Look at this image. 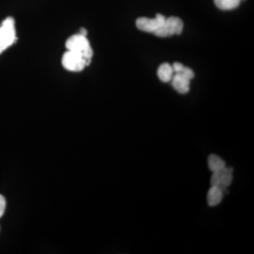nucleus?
<instances>
[{
    "label": "nucleus",
    "instance_id": "f257e3e1",
    "mask_svg": "<svg viewBox=\"0 0 254 254\" xmlns=\"http://www.w3.org/2000/svg\"><path fill=\"white\" fill-rule=\"evenodd\" d=\"M66 49L80 53L88 63H91L93 51L86 36L78 34L70 37L66 42Z\"/></svg>",
    "mask_w": 254,
    "mask_h": 254
},
{
    "label": "nucleus",
    "instance_id": "f03ea898",
    "mask_svg": "<svg viewBox=\"0 0 254 254\" xmlns=\"http://www.w3.org/2000/svg\"><path fill=\"white\" fill-rule=\"evenodd\" d=\"M16 39L14 18H6L0 26V54L14 44Z\"/></svg>",
    "mask_w": 254,
    "mask_h": 254
},
{
    "label": "nucleus",
    "instance_id": "7ed1b4c3",
    "mask_svg": "<svg viewBox=\"0 0 254 254\" xmlns=\"http://www.w3.org/2000/svg\"><path fill=\"white\" fill-rule=\"evenodd\" d=\"M62 64L68 71L78 72L89 65L90 63L80 53L68 50L63 55Z\"/></svg>",
    "mask_w": 254,
    "mask_h": 254
},
{
    "label": "nucleus",
    "instance_id": "20e7f679",
    "mask_svg": "<svg viewBox=\"0 0 254 254\" xmlns=\"http://www.w3.org/2000/svg\"><path fill=\"white\" fill-rule=\"evenodd\" d=\"M184 23L181 18L171 16L166 18L165 23L155 32V36L165 38L173 35H180L183 31Z\"/></svg>",
    "mask_w": 254,
    "mask_h": 254
},
{
    "label": "nucleus",
    "instance_id": "39448f33",
    "mask_svg": "<svg viewBox=\"0 0 254 254\" xmlns=\"http://www.w3.org/2000/svg\"><path fill=\"white\" fill-rule=\"evenodd\" d=\"M233 169L230 168H225L214 172L210 178V185L211 187H218L225 191L227 187L231 185L232 180H233Z\"/></svg>",
    "mask_w": 254,
    "mask_h": 254
},
{
    "label": "nucleus",
    "instance_id": "423d86ee",
    "mask_svg": "<svg viewBox=\"0 0 254 254\" xmlns=\"http://www.w3.org/2000/svg\"><path fill=\"white\" fill-rule=\"evenodd\" d=\"M165 16L160 14H157L155 18H138L136 20V26L142 31L154 33L165 23Z\"/></svg>",
    "mask_w": 254,
    "mask_h": 254
},
{
    "label": "nucleus",
    "instance_id": "0eeeda50",
    "mask_svg": "<svg viewBox=\"0 0 254 254\" xmlns=\"http://www.w3.org/2000/svg\"><path fill=\"white\" fill-rule=\"evenodd\" d=\"M171 81L173 88L178 93H181V94H185V93L190 91V80L184 76L182 73H175Z\"/></svg>",
    "mask_w": 254,
    "mask_h": 254
},
{
    "label": "nucleus",
    "instance_id": "6e6552de",
    "mask_svg": "<svg viewBox=\"0 0 254 254\" xmlns=\"http://www.w3.org/2000/svg\"><path fill=\"white\" fill-rule=\"evenodd\" d=\"M224 196V190L218 187H211L207 195V201L210 206L220 204Z\"/></svg>",
    "mask_w": 254,
    "mask_h": 254
},
{
    "label": "nucleus",
    "instance_id": "1a4fd4ad",
    "mask_svg": "<svg viewBox=\"0 0 254 254\" xmlns=\"http://www.w3.org/2000/svg\"><path fill=\"white\" fill-rule=\"evenodd\" d=\"M158 76L160 81L169 82L171 81L174 76L173 66L168 63H163L159 66Z\"/></svg>",
    "mask_w": 254,
    "mask_h": 254
},
{
    "label": "nucleus",
    "instance_id": "9d476101",
    "mask_svg": "<svg viewBox=\"0 0 254 254\" xmlns=\"http://www.w3.org/2000/svg\"><path fill=\"white\" fill-rule=\"evenodd\" d=\"M208 168L212 173L218 171L221 169L226 167L225 162L218 155L212 154L208 157Z\"/></svg>",
    "mask_w": 254,
    "mask_h": 254
},
{
    "label": "nucleus",
    "instance_id": "9b49d317",
    "mask_svg": "<svg viewBox=\"0 0 254 254\" xmlns=\"http://www.w3.org/2000/svg\"><path fill=\"white\" fill-rule=\"evenodd\" d=\"M241 0H214L217 7L222 10L235 9L240 4Z\"/></svg>",
    "mask_w": 254,
    "mask_h": 254
},
{
    "label": "nucleus",
    "instance_id": "f8f14e48",
    "mask_svg": "<svg viewBox=\"0 0 254 254\" xmlns=\"http://www.w3.org/2000/svg\"><path fill=\"white\" fill-rule=\"evenodd\" d=\"M180 73H182L184 76H186V77L189 78L190 80L192 79V78L194 77V73H193V71H192L190 68L186 67V66H185V67L183 68V69H182V71Z\"/></svg>",
    "mask_w": 254,
    "mask_h": 254
},
{
    "label": "nucleus",
    "instance_id": "ddd939ff",
    "mask_svg": "<svg viewBox=\"0 0 254 254\" xmlns=\"http://www.w3.org/2000/svg\"><path fill=\"white\" fill-rule=\"evenodd\" d=\"M6 208V200L3 195H0V218L4 215Z\"/></svg>",
    "mask_w": 254,
    "mask_h": 254
},
{
    "label": "nucleus",
    "instance_id": "4468645a",
    "mask_svg": "<svg viewBox=\"0 0 254 254\" xmlns=\"http://www.w3.org/2000/svg\"><path fill=\"white\" fill-rule=\"evenodd\" d=\"M172 66H173L174 73H175L181 72L183 68L185 67L182 64L179 63H175Z\"/></svg>",
    "mask_w": 254,
    "mask_h": 254
},
{
    "label": "nucleus",
    "instance_id": "2eb2a0df",
    "mask_svg": "<svg viewBox=\"0 0 254 254\" xmlns=\"http://www.w3.org/2000/svg\"><path fill=\"white\" fill-rule=\"evenodd\" d=\"M80 34L82 35V36H87V31L85 28H81V31H80Z\"/></svg>",
    "mask_w": 254,
    "mask_h": 254
},
{
    "label": "nucleus",
    "instance_id": "dca6fc26",
    "mask_svg": "<svg viewBox=\"0 0 254 254\" xmlns=\"http://www.w3.org/2000/svg\"><path fill=\"white\" fill-rule=\"evenodd\" d=\"M241 1H242V0H241Z\"/></svg>",
    "mask_w": 254,
    "mask_h": 254
}]
</instances>
